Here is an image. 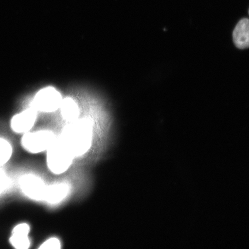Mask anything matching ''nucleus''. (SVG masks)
<instances>
[{"instance_id": "obj_1", "label": "nucleus", "mask_w": 249, "mask_h": 249, "mask_svg": "<svg viewBox=\"0 0 249 249\" xmlns=\"http://www.w3.org/2000/svg\"><path fill=\"white\" fill-rule=\"evenodd\" d=\"M60 139L73 158L80 157L89 151L92 139L91 121L76 120L71 122L62 132Z\"/></svg>"}, {"instance_id": "obj_5", "label": "nucleus", "mask_w": 249, "mask_h": 249, "mask_svg": "<svg viewBox=\"0 0 249 249\" xmlns=\"http://www.w3.org/2000/svg\"><path fill=\"white\" fill-rule=\"evenodd\" d=\"M20 186L28 197L35 200H44L47 186L36 176L27 175L20 180Z\"/></svg>"}, {"instance_id": "obj_13", "label": "nucleus", "mask_w": 249, "mask_h": 249, "mask_svg": "<svg viewBox=\"0 0 249 249\" xmlns=\"http://www.w3.org/2000/svg\"><path fill=\"white\" fill-rule=\"evenodd\" d=\"M9 184L7 176L1 168H0V194L7 188Z\"/></svg>"}, {"instance_id": "obj_11", "label": "nucleus", "mask_w": 249, "mask_h": 249, "mask_svg": "<svg viewBox=\"0 0 249 249\" xmlns=\"http://www.w3.org/2000/svg\"><path fill=\"white\" fill-rule=\"evenodd\" d=\"M12 152L11 144L5 140L0 139V166L7 162L11 157Z\"/></svg>"}, {"instance_id": "obj_3", "label": "nucleus", "mask_w": 249, "mask_h": 249, "mask_svg": "<svg viewBox=\"0 0 249 249\" xmlns=\"http://www.w3.org/2000/svg\"><path fill=\"white\" fill-rule=\"evenodd\" d=\"M54 133L47 130L26 133L21 140L25 149L31 153H39L48 150L56 140Z\"/></svg>"}, {"instance_id": "obj_10", "label": "nucleus", "mask_w": 249, "mask_h": 249, "mask_svg": "<svg viewBox=\"0 0 249 249\" xmlns=\"http://www.w3.org/2000/svg\"><path fill=\"white\" fill-rule=\"evenodd\" d=\"M60 108L62 116L65 120L71 123L78 119L79 108L72 99L67 98L62 99Z\"/></svg>"}, {"instance_id": "obj_4", "label": "nucleus", "mask_w": 249, "mask_h": 249, "mask_svg": "<svg viewBox=\"0 0 249 249\" xmlns=\"http://www.w3.org/2000/svg\"><path fill=\"white\" fill-rule=\"evenodd\" d=\"M62 101L60 93L53 87H47L37 93L33 103L36 110L53 112L60 108Z\"/></svg>"}, {"instance_id": "obj_2", "label": "nucleus", "mask_w": 249, "mask_h": 249, "mask_svg": "<svg viewBox=\"0 0 249 249\" xmlns=\"http://www.w3.org/2000/svg\"><path fill=\"white\" fill-rule=\"evenodd\" d=\"M47 151V163L52 172L60 174L69 169L74 158L60 139H56Z\"/></svg>"}, {"instance_id": "obj_8", "label": "nucleus", "mask_w": 249, "mask_h": 249, "mask_svg": "<svg viewBox=\"0 0 249 249\" xmlns=\"http://www.w3.org/2000/svg\"><path fill=\"white\" fill-rule=\"evenodd\" d=\"M249 19L242 18L239 21L233 31V41L236 48L239 49H247L249 44Z\"/></svg>"}, {"instance_id": "obj_6", "label": "nucleus", "mask_w": 249, "mask_h": 249, "mask_svg": "<svg viewBox=\"0 0 249 249\" xmlns=\"http://www.w3.org/2000/svg\"><path fill=\"white\" fill-rule=\"evenodd\" d=\"M36 110L34 107L16 115L11 121V127L17 133H27L32 128L36 118Z\"/></svg>"}, {"instance_id": "obj_12", "label": "nucleus", "mask_w": 249, "mask_h": 249, "mask_svg": "<svg viewBox=\"0 0 249 249\" xmlns=\"http://www.w3.org/2000/svg\"><path fill=\"white\" fill-rule=\"evenodd\" d=\"M61 248L60 241L57 238H51L43 243L40 247V249H58Z\"/></svg>"}, {"instance_id": "obj_9", "label": "nucleus", "mask_w": 249, "mask_h": 249, "mask_svg": "<svg viewBox=\"0 0 249 249\" xmlns=\"http://www.w3.org/2000/svg\"><path fill=\"white\" fill-rule=\"evenodd\" d=\"M69 187L65 183H57L47 186L45 200L51 204H57L66 197Z\"/></svg>"}, {"instance_id": "obj_7", "label": "nucleus", "mask_w": 249, "mask_h": 249, "mask_svg": "<svg viewBox=\"0 0 249 249\" xmlns=\"http://www.w3.org/2000/svg\"><path fill=\"white\" fill-rule=\"evenodd\" d=\"M30 227L27 224L22 223L16 226L12 231L10 242L12 246L18 249H27L30 247L29 233Z\"/></svg>"}]
</instances>
